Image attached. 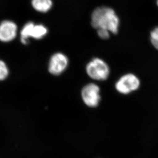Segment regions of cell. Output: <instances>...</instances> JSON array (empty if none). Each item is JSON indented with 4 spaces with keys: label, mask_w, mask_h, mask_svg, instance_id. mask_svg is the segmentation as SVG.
<instances>
[{
    "label": "cell",
    "mask_w": 158,
    "mask_h": 158,
    "mask_svg": "<svg viewBox=\"0 0 158 158\" xmlns=\"http://www.w3.org/2000/svg\"><path fill=\"white\" fill-rule=\"evenodd\" d=\"M120 21L114 11L105 7L98 8L91 15V25L96 29L107 30L110 33L118 32Z\"/></svg>",
    "instance_id": "cell-1"
},
{
    "label": "cell",
    "mask_w": 158,
    "mask_h": 158,
    "mask_svg": "<svg viewBox=\"0 0 158 158\" xmlns=\"http://www.w3.org/2000/svg\"><path fill=\"white\" fill-rule=\"evenodd\" d=\"M86 72L91 79L99 81L106 80L110 75L109 66L100 58H94L88 62L86 66Z\"/></svg>",
    "instance_id": "cell-2"
},
{
    "label": "cell",
    "mask_w": 158,
    "mask_h": 158,
    "mask_svg": "<svg viewBox=\"0 0 158 158\" xmlns=\"http://www.w3.org/2000/svg\"><path fill=\"white\" fill-rule=\"evenodd\" d=\"M48 32L47 28L43 25H35L32 22H28L25 25L20 33L21 41L26 45L31 38L36 40L43 38Z\"/></svg>",
    "instance_id": "cell-3"
},
{
    "label": "cell",
    "mask_w": 158,
    "mask_h": 158,
    "mask_svg": "<svg viewBox=\"0 0 158 158\" xmlns=\"http://www.w3.org/2000/svg\"><path fill=\"white\" fill-rule=\"evenodd\" d=\"M140 86L139 78L132 73H127L123 75L117 81L115 88L120 94H127L137 90Z\"/></svg>",
    "instance_id": "cell-4"
},
{
    "label": "cell",
    "mask_w": 158,
    "mask_h": 158,
    "mask_svg": "<svg viewBox=\"0 0 158 158\" xmlns=\"http://www.w3.org/2000/svg\"><path fill=\"white\" fill-rule=\"evenodd\" d=\"M81 97L87 106L95 108L100 102V88L96 84H88L82 88Z\"/></svg>",
    "instance_id": "cell-5"
},
{
    "label": "cell",
    "mask_w": 158,
    "mask_h": 158,
    "mask_svg": "<svg viewBox=\"0 0 158 158\" xmlns=\"http://www.w3.org/2000/svg\"><path fill=\"white\" fill-rule=\"evenodd\" d=\"M69 64V58L65 54L56 52L54 53L49 60L48 72L53 76H59L65 71Z\"/></svg>",
    "instance_id": "cell-6"
},
{
    "label": "cell",
    "mask_w": 158,
    "mask_h": 158,
    "mask_svg": "<svg viewBox=\"0 0 158 158\" xmlns=\"http://www.w3.org/2000/svg\"><path fill=\"white\" fill-rule=\"evenodd\" d=\"M17 25L11 21H4L0 24V41L10 42L15 38L17 34Z\"/></svg>",
    "instance_id": "cell-7"
},
{
    "label": "cell",
    "mask_w": 158,
    "mask_h": 158,
    "mask_svg": "<svg viewBox=\"0 0 158 158\" xmlns=\"http://www.w3.org/2000/svg\"><path fill=\"white\" fill-rule=\"evenodd\" d=\"M34 9L41 12H47L52 8V0H32Z\"/></svg>",
    "instance_id": "cell-8"
},
{
    "label": "cell",
    "mask_w": 158,
    "mask_h": 158,
    "mask_svg": "<svg viewBox=\"0 0 158 158\" xmlns=\"http://www.w3.org/2000/svg\"><path fill=\"white\" fill-rule=\"evenodd\" d=\"M8 75V69L6 64L0 60V81L6 79Z\"/></svg>",
    "instance_id": "cell-9"
},
{
    "label": "cell",
    "mask_w": 158,
    "mask_h": 158,
    "mask_svg": "<svg viewBox=\"0 0 158 158\" xmlns=\"http://www.w3.org/2000/svg\"><path fill=\"white\" fill-rule=\"evenodd\" d=\"M151 41L154 47L158 50V27L151 32Z\"/></svg>",
    "instance_id": "cell-10"
},
{
    "label": "cell",
    "mask_w": 158,
    "mask_h": 158,
    "mask_svg": "<svg viewBox=\"0 0 158 158\" xmlns=\"http://www.w3.org/2000/svg\"><path fill=\"white\" fill-rule=\"evenodd\" d=\"M110 32L107 30L104 29H98V35L102 39H108L110 37Z\"/></svg>",
    "instance_id": "cell-11"
},
{
    "label": "cell",
    "mask_w": 158,
    "mask_h": 158,
    "mask_svg": "<svg viewBox=\"0 0 158 158\" xmlns=\"http://www.w3.org/2000/svg\"><path fill=\"white\" fill-rule=\"evenodd\" d=\"M157 5H158V0H157Z\"/></svg>",
    "instance_id": "cell-12"
}]
</instances>
